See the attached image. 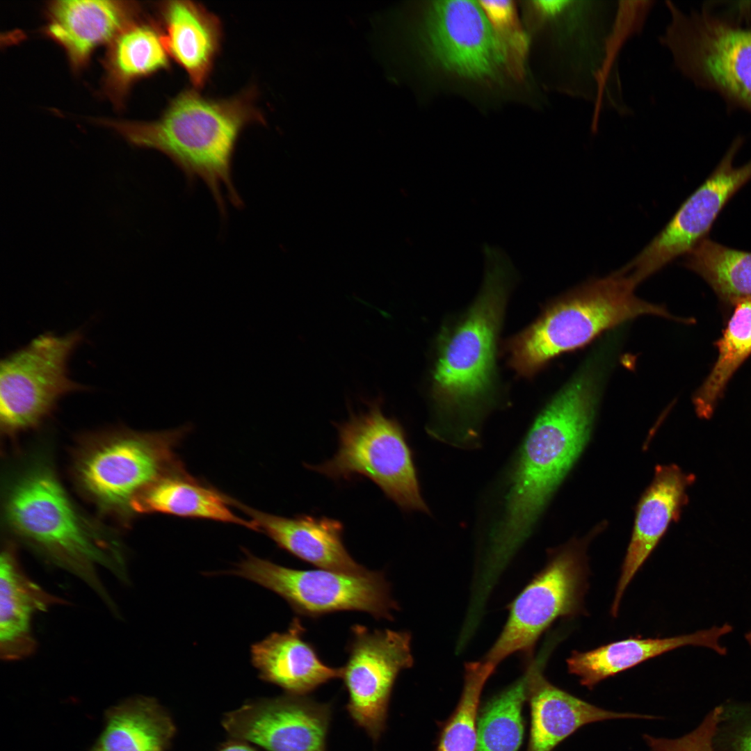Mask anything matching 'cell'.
Returning <instances> with one entry per match:
<instances>
[{"label": "cell", "mask_w": 751, "mask_h": 751, "mask_svg": "<svg viewBox=\"0 0 751 751\" xmlns=\"http://www.w3.org/2000/svg\"><path fill=\"white\" fill-rule=\"evenodd\" d=\"M595 353L546 404L530 427L507 481L487 552L506 564L531 534L556 490L585 449L606 367Z\"/></svg>", "instance_id": "1"}, {"label": "cell", "mask_w": 751, "mask_h": 751, "mask_svg": "<svg viewBox=\"0 0 751 751\" xmlns=\"http://www.w3.org/2000/svg\"><path fill=\"white\" fill-rule=\"evenodd\" d=\"M482 287L471 305L445 323L436 337L429 396L443 427L459 437L476 435L478 424L496 403L499 334L515 272L508 258L491 248Z\"/></svg>", "instance_id": "2"}, {"label": "cell", "mask_w": 751, "mask_h": 751, "mask_svg": "<svg viewBox=\"0 0 751 751\" xmlns=\"http://www.w3.org/2000/svg\"><path fill=\"white\" fill-rule=\"evenodd\" d=\"M4 514L17 538L50 563L81 579L118 614L99 568L127 583L122 547L79 510L49 467L31 465L15 478L6 491Z\"/></svg>", "instance_id": "3"}, {"label": "cell", "mask_w": 751, "mask_h": 751, "mask_svg": "<svg viewBox=\"0 0 751 751\" xmlns=\"http://www.w3.org/2000/svg\"><path fill=\"white\" fill-rule=\"evenodd\" d=\"M255 89L252 88L223 99H209L195 89H186L170 101L155 121H99L134 145L163 152L189 179H201L224 215L226 197L235 207L242 205L232 176L238 138L248 124L264 122L255 106Z\"/></svg>", "instance_id": "4"}, {"label": "cell", "mask_w": 751, "mask_h": 751, "mask_svg": "<svg viewBox=\"0 0 751 751\" xmlns=\"http://www.w3.org/2000/svg\"><path fill=\"white\" fill-rule=\"evenodd\" d=\"M638 284L620 269L593 279L552 300L535 321L503 345L509 366L532 378L551 360L589 344L604 332L643 315L681 321L663 307L640 299Z\"/></svg>", "instance_id": "5"}, {"label": "cell", "mask_w": 751, "mask_h": 751, "mask_svg": "<svg viewBox=\"0 0 751 751\" xmlns=\"http://www.w3.org/2000/svg\"><path fill=\"white\" fill-rule=\"evenodd\" d=\"M659 37L674 65L696 86L717 92L729 111L751 113V1L718 10L716 1L684 12L666 1Z\"/></svg>", "instance_id": "6"}, {"label": "cell", "mask_w": 751, "mask_h": 751, "mask_svg": "<svg viewBox=\"0 0 751 751\" xmlns=\"http://www.w3.org/2000/svg\"><path fill=\"white\" fill-rule=\"evenodd\" d=\"M336 427L337 453L320 465L305 464L307 469L338 481L366 477L403 510L429 512L404 429L385 415L380 398L367 401L364 410L351 412Z\"/></svg>", "instance_id": "7"}, {"label": "cell", "mask_w": 751, "mask_h": 751, "mask_svg": "<svg viewBox=\"0 0 751 751\" xmlns=\"http://www.w3.org/2000/svg\"><path fill=\"white\" fill-rule=\"evenodd\" d=\"M181 434L116 430L94 438L75 460L79 487L101 509L130 514L133 501L142 492L181 467L174 453Z\"/></svg>", "instance_id": "8"}, {"label": "cell", "mask_w": 751, "mask_h": 751, "mask_svg": "<svg viewBox=\"0 0 751 751\" xmlns=\"http://www.w3.org/2000/svg\"><path fill=\"white\" fill-rule=\"evenodd\" d=\"M246 554L230 572L274 592L300 615L318 618L359 611L392 620L393 612L399 609L382 572L350 574L320 568L296 570Z\"/></svg>", "instance_id": "9"}, {"label": "cell", "mask_w": 751, "mask_h": 751, "mask_svg": "<svg viewBox=\"0 0 751 751\" xmlns=\"http://www.w3.org/2000/svg\"><path fill=\"white\" fill-rule=\"evenodd\" d=\"M83 339L80 330L64 335L47 332L1 360L2 430L14 434L34 428L63 396L88 389L72 380L68 371L70 358Z\"/></svg>", "instance_id": "10"}, {"label": "cell", "mask_w": 751, "mask_h": 751, "mask_svg": "<svg viewBox=\"0 0 751 751\" xmlns=\"http://www.w3.org/2000/svg\"><path fill=\"white\" fill-rule=\"evenodd\" d=\"M588 568L586 541L572 540L549 562L514 599L506 623L483 659L497 665L516 652H530L558 618L583 611Z\"/></svg>", "instance_id": "11"}, {"label": "cell", "mask_w": 751, "mask_h": 751, "mask_svg": "<svg viewBox=\"0 0 751 751\" xmlns=\"http://www.w3.org/2000/svg\"><path fill=\"white\" fill-rule=\"evenodd\" d=\"M341 678L348 692L346 710L355 723L377 742L386 727L394 686L414 663L411 634L355 624Z\"/></svg>", "instance_id": "12"}, {"label": "cell", "mask_w": 751, "mask_h": 751, "mask_svg": "<svg viewBox=\"0 0 751 751\" xmlns=\"http://www.w3.org/2000/svg\"><path fill=\"white\" fill-rule=\"evenodd\" d=\"M745 138L738 136L707 179L683 202L665 227L622 269L638 284L681 255L706 236L735 193L751 179V160L736 167Z\"/></svg>", "instance_id": "13"}, {"label": "cell", "mask_w": 751, "mask_h": 751, "mask_svg": "<svg viewBox=\"0 0 751 751\" xmlns=\"http://www.w3.org/2000/svg\"><path fill=\"white\" fill-rule=\"evenodd\" d=\"M425 42L435 63L461 79L491 85L508 75L501 44L478 1L433 2Z\"/></svg>", "instance_id": "14"}, {"label": "cell", "mask_w": 751, "mask_h": 751, "mask_svg": "<svg viewBox=\"0 0 751 751\" xmlns=\"http://www.w3.org/2000/svg\"><path fill=\"white\" fill-rule=\"evenodd\" d=\"M331 717L329 703L289 694L245 704L223 725L233 736L268 751H326Z\"/></svg>", "instance_id": "15"}, {"label": "cell", "mask_w": 751, "mask_h": 751, "mask_svg": "<svg viewBox=\"0 0 751 751\" xmlns=\"http://www.w3.org/2000/svg\"><path fill=\"white\" fill-rule=\"evenodd\" d=\"M695 476L684 472L675 465H658L651 484L637 506L634 526L622 563L611 606L616 616L622 596L669 525L679 519L688 501V487Z\"/></svg>", "instance_id": "16"}, {"label": "cell", "mask_w": 751, "mask_h": 751, "mask_svg": "<svg viewBox=\"0 0 751 751\" xmlns=\"http://www.w3.org/2000/svg\"><path fill=\"white\" fill-rule=\"evenodd\" d=\"M133 1H54L48 8L46 34L65 50L76 70L83 67L97 47L109 44L140 17Z\"/></svg>", "instance_id": "17"}, {"label": "cell", "mask_w": 751, "mask_h": 751, "mask_svg": "<svg viewBox=\"0 0 751 751\" xmlns=\"http://www.w3.org/2000/svg\"><path fill=\"white\" fill-rule=\"evenodd\" d=\"M543 661L533 663L526 673L531 712L527 751H552L588 724L608 720L656 718L652 715L607 710L558 688L544 676Z\"/></svg>", "instance_id": "18"}, {"label": "cell", "mask_w": 751, "mask_h": 751, "mask_svg": "<svg viewBox=\"0 0 751 751\" xmlns=\"http://www.w3.org/2000/svg\"><path fill=\"white\" fill-rule=\"evenodd\" d=\"M229 502L250 516L259 531L302 560L320 569L350 574L369 571L348 553L343 542L344 526L338 520L308 515L284 517L251 508L231 497Z\"/></svg>", "instance_id": "19"}, {"label": "cell", "mask_w": 751, "mask_h": 751, "mask_svg": "<svg viewBox=\"0 0 751 751\" xmlns=\"http://www.w3.org/2000/svg\"><path fill=\"white\" fill-rule=\"evenodd\" d=\"M305 632L295 617L286 631L273 633L251 646V661L260 677L291 695H305L341 677V667L325 664L304 639Z\"/></svg>", "instance_id": "20"}, {"label": "cell", "mask_w": 751, "mask_h": 751, "mask_svg": "<svg viewBox=\"0 0 751 751\" xmlns=\"http://www.w3.org/2000/svg\"><path fill=\"white\" fill-rule=\"evenodd\" d=\"M161 29L170 58L187 73L194 88L208 79L219 51L222 25L218 17L191 1H168L159 7Z\"/></svg>", "instance_id": "21"}, {"label": "cell", "mask_w": 751, "mask_h": 751, "mask_svg": "<svg viewBox=\"0 0 751 751\" xmlns=\"http://www.w3.org/2000/svg\"><path fill=\"white\" fill-rule=\"evenodd\" d=\"M732 631V626L725 624L686 635L663 638H628L588 652L574 651L567 659V669L579 678L582 686L592 689L611 676L681 647H704L725 655L727 649L720 644V639Z\"/></svg>", "instance_id": "22"}, {"label": "cell", "mask_w": 751, "mask_h": 751, "mask_svg": "<svg viewBox=\"0 0 751 751\" xmlns=\"http://www.w3.org/2000/svg\"><path fill=\"white\" fill-rule=\"evenodd\" d=\"M63 602L30 579L11 547H5L0 558L1 658L10 661L31 655L36 648L33 617Z\"/></svg>", "instance_id": "23"}, {"label": "cell", "mask_w": 751, "mask_h": 751, "mask_svg": "<svg viewBox=\"0 0 751 751\" xmlns=\"http://www.w3.org/2000/svg\"><path fill=\"white\" fill-rule=\"evenodd\" d=\"M105 59L104 90L120 107L133 83L170 67V56L160 26L138 19L108 44Z\"/></svg>", "instance_id": "24"}, {"label": "cell", "mask_w": 751, "mask_h": 751, "mask_svg": "<svg viewBox=\"0 0 751 751\" xmlns=\"http://www.w3.org/2000/svg\"><path fill=\"white\" fill-rule=\"evenodd\" d=\"M229 505V496L201 484L180 467L163 475L142 492L133 501L131 510L209 519L259 531L252 520L240 518Z\"/></svg>", "instance_id": "25"}, {"label": "cell", "mask_w": 751, "mask_h": 751, "mask_svg": "<svg viewBox=\"0 0 751 751\" xmlns=\"http://www.w3.org/2000/svg\"><path fill=\"white\" fill-rule=\"evenodd\" d=\"M174 731L170 717L155 701L132 698L111 710L92 751H163Z\"/></svg>", "instance_id": "26"}, {"label": "cell", "mask_w": 751, "mask_h": 751, "mask_svg": "<svg viewBox=\"0 0 751 751\" xmlns=\"http://www.w3.org/2000/svg\"><path fill=\"white\" fill-rule=\"evenodd\" d=\"M730 305L732 314L722 337L714 343L717 360L693 395L695 412L701 419L712 417L728 382L751 354V296L738 298Z\"/></svg>", "instance_id": "27"}, {"label": "cell", "mask_w": 751, "mask_h": 751, "mask_svg": "<svg viewBox=\"0 0 751 751\" xmlns=\"http://www.w3.org/2000/svg\"><path fill=\"white\" fill-rule=\"evenodd\" d=\"M686 256L684 265L700 275L724 302L751 296V252L708 238Z\"/></svg>", "instance_id": "28"}, {"label": "cell", "mask_w": 751, "mask_h": 751, "mask_svg": "<svg viewBox=\"0 0 751 751\" xmlns=\"http://www.w3.org/2000/svg\"><path fill=\"white\" fill-rule=\"evenodd\" d=\"M527 699V675L494 697L482 709L475 751H517L522 743V707Z\"/></svg>", "instance_id": "29"}, {"label": "cell", "mask_w": 751, "mask_h": 751, "mask_svg": "<svg viewBox=\"0 0 751 751\" xmlns=\"http://www.w3.org/2000/svg\"><path fill=\"white\" fill-rule=\"evenodd\" d=\"M496 665L484 660L465 664L459 702L444 725L436 751H475L477 711L483 688Z\"/></svg>", "instance_id": "30"}, {"label": "cell", "mask_w": 751, "mask_h": 751, "mask_svg": "<svg viewBox=\"0 0 751 751\" xmlns=\"http://www.w3.org/2000/svg\"><path fill=\"white\" fill-rule=\"evenodd\" d=\"M501 44L508 74L519 81L525 74L528 42L511 1H478Z\"/></svg>", "instance_id": "31"}, {"label": "cell", "mask_w": 751, "mask_h": 751, "mask_svg": "<svg viewBox=\"0 0 751 751\" xmlns=\"http://www.w3.org/2000/svg\"><path fill=\"white\" fill-rule=\"evenodd\" d=\"M723 709L716 707L702 723L690 733L677 738L656 737L647 734L643 739L650 751H717L713 745Z\"/></svg>", "instance_id": "32"}, {"label": "cell", "mask_w": 751, "mask_h": 751, "mask_svg": "<svg viewBox=\"0 0 751 751\" xmlns=\"http://www.w3.org/2000/svg\"><path fill=\"white\" fill-rule=\"evenodd\" d=\"M729 745V751H751V719L732 732Z\"/></svg>", "instance_id": "33"}, {"label": "cell", "mask_w": 751, "mask_h": 751, "mask_svg": "<svg viewBox=\"0 0 751 751\" xmlns=\"http://www.w3.org/2000/svg\"><path fill=\"white\" fill-rule=\"evenodd\" d=\"M220 751H255L252 748L241 743H231L225 745Z\"/></svg>", "instance_id": "34"}, {"label": "cell", "mask_w": 751, "mask_h": 751, "mask_svg": "<svg viewBox=\"0 0 751 751\" xmlns=\"http://www.w3.org/2000/svg\"><path fill=\"white\" fill-rule=\"evenodd\" d=\"M745 639L751 647V630L745 634Z\"/></svg>", "instance_id": "35"}]
</instances>
